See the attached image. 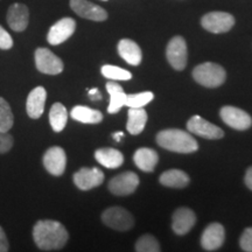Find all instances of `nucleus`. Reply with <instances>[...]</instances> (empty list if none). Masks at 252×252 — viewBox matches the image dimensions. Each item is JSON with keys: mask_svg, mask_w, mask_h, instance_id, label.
Here are the masks:
<instances>
[{"mask_svg": "<svg viewBox=\"0 0 252 252\" xmlns=\"http://www.w3.org/2000/svg\"><path fill=\"white\" fill-rule=\"evenodd\" d=\"M33 238L42 251H55L67 244L69 235L64 225L53 220H41L33 228Z\"/></svg>", "mask_w": 252, "mask_h": 252, "instance_id": "1", "label": "nucleus"}, {"mask_svg": "<svg viewBox=\"0 0 252 252\" xmlns=\"http://www.w3.org/2000/svg\"><path fill=\"white\" fill-rule=\"evenodd\" d=\"M157 143L167 151L175 153H193L198 150L197 141L186 131L167 128L157 134Z\"/></svg>", "mask_w": 252, "mask_h": 252, "instance_id": "2", "label": "nucleus"}, {"mask_svg": "<svg viewBox=\"0 0 252 252\" xmlns=\"http://www.w3.org/2000/svg\"><path fill=\"white\" fill-rule=\"evenodd\" d=\"M193 77L201 86L217 88L225 82L226 72L222 65L214 62H204L194 68Z\"/></svg>", "mask_w": 252, "mask_h": 252, "instance_id": "3", "label": "nucleus"}, {"mask_svg": "<svg viewBox=\"0 0 252 252\" xmlns=\"http://www.w3.org/2000/svg\"><path fill=\"white\" fill-rule=\"evenodd\" d=\"M201 25L204 30L210 33H226L234 27L235 18L234 15L226 13V12H209L201 19Z\"/></svg>", "mask_w": 252, "mask_h": 252, "instance_id": "4", "label": "nucleus"}, {"mask_svg": "<svg viewBox=\"0 0 252 252\" xmlns=\"http://www.w3.org/2000/svg\"><path fill=\"white\" fill-rule=\"evenodd\" d=\"M102 220L109 228L126 231L134 225L133 216L122 207H110L102 214Z\"/></svg>", "mask_w": 252, "mask_h": 252, "instance_id": "5", "label": "nucleus"}, {"mask_svg": "<svg viewBox=\"0 0 252 252\" xmlns=\"http://www.w3.org/2000/svg\"><path fill=\"white\" fill-rule=\"evenodd\" d=\"M167 60L175 70H184L187 65L188 50L186 40L182 36H174L167 45Z\"/></svg>", "mask_w": 252, "mask_h": 252, "instance_id": "6", "label": "nucleus"}, {"mask_svg": "<svg viewBox=\"0 0 252 252\" xmlns=\"http://www.w3.org/2000/svg\"><path fill=\"white\" fill-rule=\"evenodd\" d=\"M139 186V178L133 172H124L116 175L109 182V190L117 196H126L134 193Z\"/></svg>", "mask_w": 252, "mask_h": 252, "instance_id": "7", "label": "nucleus"}, {"mask_svg": "<svg viewBox=\"0 0 252 252\" xmlns=\"http://www.w3.org/2000/svg\"><path fill=\"white\" fill-rule=\"evenodd\" d=\"M222 121L230 127L238 131H244L251 127L252 118L244 110L236 106H223L220 111Z\"/></svg>", "mask_w": 252, "mask_h": 252, "instance_id": "8", "label": "nucleus"}, {"mask_svg": "<svg viewBox=\"0 0 252 252\" xmlns=\"http://www.w3.org/2000/svg\"><path fill=\"white\" fill-rule=\"evenodd\" d=\"M35 65L37 70L47 75H58L63 70L62 60L47 48L35 50Z\"/></svg>", "mask_w": 252, "mask_h": 252, "instance_id": "9", "label": "nucleus"}, {"mask_svg": "<svg viewBox=\"0 0 252 252\" xmlns=\"http://www.w3.org/2000/svg\"><path fill=\"white\" fill-rule=\"evenodd\" d=\"M76 31V21L72 18H62L50 27L47 40L52 46H58L67 41Z\"/></svg>", "mask_w": 252, "mask_h": 252, "instance_id": "10", "label": "nucleus"}, {"mask_svg": "<svg viewBox=\"0 0 252 252\" xmlns=\"http://www.w3.org/2000/svg\"><path fill=\"white\" fill-rule=\"evenodd\" d=\"M70 8L78 17L91 21H105L108 19V12L100 6L94 4L89 0H70Z\"/></svg>", "mask_w": 252, "mask_h": 252, "instance_id": "11", "label": "nucleus"}, {"mask_svg": "<svg viewBox=\"0 0 252 252\" xmlns=\"http://www.w3.org/2000/svg\"><path fill=\"white\" fill-rule=\"evenodd\" d=\"M187 128L190 133H194L206 139H220L224 135L222 128L212 124L200 116H193L187 123Z\"/></svg>", "mask_w": 252, "mask_h": 252, "instance_id": "12", "label": "nucleus"}, {"mask_svg": "<svg viewBox=\"0 0 252 252\" xmlns=\"http://www.w3.org/2000/svg\"><path fill=\"white\" fill-rule=\"evenodd\" d=\"M43 166L52 175L60 176L65 171L67 166V156L62 147L54 146L47 150L43 156Z\"/></svg>", "mask_w": 252, "mask_h": 252, "instance_id": "13", "label": "nucleus"}, {"mask_svg": "<svg viewBox=\"0 0 252 252\" xmlns=\"http://www.w3.org/2000/svg\"><path fill=\"white\" fill-rule=\"evenodd\" d=\"M104 174L97 167L94 168H81L74 174V182L81 190H90L103 184Z\"/></svg>", "mask_w": 252, "mask_h": 252, "instance_id": "14", "label": "nucleus"}, {"mask_svg": "<svg viewBox=\"0 0 252 252\" xmlns=\"http://www.w3.org/2000/svg\"><path fill=\"white\" fill-rule=\"evenodd\" d=\"M225 239V231L222 224L212 223L204 229L201 236V245L206 251H215L222 247Z\"/></svg>", "mask_w": 252, "mask_h": 252, "instance_id": "15", "label": "nucleus"}, {"mask_svg": "<svg viewBox=\"0 0 252 252\" xmlns=\"http://www.w3.org/2000/svg\"><path fill=\"white\" fill-rule=\"evenodd\" d=\"M7 24L14 32H24L30 23V9L25 4L15 2L7 11Z\"/></svg>", "mask_w": 252, "mask_h": 252, "instance_id": "16", "label": "nucleus"}, {"mask_svg": "<svg viewBox=\"0 0 252 252\" xmlns=\"http://www.w3.org/2000/svg\"><path fill=\"white\" fill-rule=\"evenodd\" d=\"M195 223H196V215L189 208H179L173 215L172 228L176 235H186L190 231Z\"/></svg>", "mask_w": 252, "mask_h": 252, "instance_id": "17", "label": "nucleus"}, {"mask_svg": "<svg viewBox=\"0 0 252 252\" xmlns=\"http://www.w3.org/2000/svg\"><path fill=\"white\" fill-rule=\"evenodd\" d=\"M47 99V91L43 87H36L31 91L27 97L26 109L31 118L37 119L45 111V104Z\"/></svg>", "mask_w": 252, "mask_h": 252, "instance_id": "18", "label": "nucleus"}, {"mask_svg": "<svg viewBox=\"0 0 252 252\" xmlns=\"http://www.w3.org/2000/svg\"><path fill=\"white\" fill-rule=\"evenodd\" d=\"M118 54L131 65H139L143 60V53L140 47L130 39H122L117 46Z\"/></svg>", "mask_w": 252, "mask_h": 252, "instance_id": "19", "label": "nucleus"}, {"mask_svg": "<svg viewBox=\"0 0 252 252\" xmlns=\"http://www.w3.org/2000/svg\"><path fill=\"white\" fill-rule=\"evenodd\" d=\"M133 161L138 168L144 172H153L156 168L158 161H159V156L156 151L149 147H141V149L135 151L133 156Z\"/></svg>", "mask_w": 252, "mask_h": 252, "instance_id": "20", "label": "nucleus"}, {"mask_svg": "<svg viewBox=\"0 0 252 252\" xmlns=\"http://www.w3.org/2000/svg\"><path fill=\"white\" fill-rule=\"evenodd\" d=\"M94 158L106 168H118L124 162V156L116 149H99L94 152Z\"/></svg>", "mask_w": 252, "mask_h": 252, "instance_id": "21", "label": "nucleus"}, {"mask_svg": "<svg viewBox=\"0 0 252 252\" xmlns=\"http://www.w3.org/2000/svg\"><path fill=\"white\" fill-rule=\"evenodd\" d=\"M106 90L110 94V104L108 108V112L111 113H117L121 111V109L125 105L126 102V96L125 91L123 88L119 86L116 82H108L106 83Z\"/></svg>", "mask_w": 252, "mask_h": 252, "instance_id": "22", "label": "nucleus"}, {"mask_svg": "<svg viewBox=\"0 0 252 252\" xmlns=\"http://www.w3.org/2000/svg\"><path fill=\"white\" fill-rule=\"evenodd\" d=\"M70 116L72 119L83 123V124H98L103 121L102 112L98 111V110L91 109L89 106H74L70 112Z\"/></svg>", "mask_w": 252, "mask_h": 252, "instance_id": "23", "label": "nucleus"}, {"mask_svg": "<svg viewBox=\"0 0 252 252\" xmlns=\"http://www.w3.org/2000/svg\"><path fill=\"white\" fill-rule=\"evenodd\" d=\"M126 128L131 134L137 135L144 131L147 122V113L144 108H130Z\"/></svg>", "mask_w": 252, "mask_h": 252, "instance_id": "24", "label": "nucleus"}, {"mask_svg": "<svg viewBox=\"0 0 252 252\" xmlns=\"http://www.w3.org/2000/svg\"><path fill=\"white\" fill-rule=\"evenodd\" d=\"M160 184L169 188H185L189 184V176L180 169H169L160 175Z\"/></svg>", "mask_w": 252, "mask_h": 252, "instance_id": "25", "label": "nucleus"}, {"mask_svg": "<svg viewBox=\"0 0 252 252\" xmlns=\"http://www.w3.org/2000/svg\"><path fill=\"white\" fill-rule=\"evenodd\" d=\"M68 122V112L61 103L53 104L49 111V123L55 132H61Z\"/></svg>", "mask_w": 252, "mask_h": 252, "instance_id": "26", "label": "nucleus"}, {"mask_svg": "<svg viewBox=\"0 0 252 252\" xmlns=\"http://www.w3.org/2000/svg\"><path fill=\"white\" fill-rule=\"evenodd\" d=\"M14 124L11 106L6 99L0 97V132H8Z\"/></svg>", "mask_w": 252, "mask_h": 252, "instance_id": "27", "label": "nucleus"}, {"mask_svg": "<svg viewBox=\"0 0 252 252\" xmlns=\"http://www.w3.org/2000/svg\"><path fill=\"white\" fill-rule=\"evenodd\" d=\"M103 76L109 78V80H115V81H128L132 78V74L128 70H125V69L119 68L117 65H111L106 64L103 65L102 69Z\"/></svg>", "mask_w": 252, "mask_h": 252, "instance_id": "28", "label": "nucleus"}, {"mask_svg": "<svg viewBox=\"0 0 252 252\" xmlns=\"http://www.w3.org/2000/svg\"><path fill=\"white\" fill-rule=\"evenodd\" d=\"M154 94L151 91H144L139 94H132L126 96L125 105L128 108H144L146 104L152 102Z\"/></svg>", "mask_w": 252, "mask_h": 252, "instance_id": "29", "label": "nucleus"}, {"mask_svg": "<svg viewBox=\"0 0 252 252\" xmlns=\"http://www.w3.org/2000/svg\"><path fill=\"white\" fill-rule=\"evenodd\" d=\"M135 250L138 252H159L161 248L156 237L152 235H144L135 243Z\"/></svg>", "mask_w": 252, "mask_h": 252, "instance_id": "30", "label": "nucleus"}, {"mask_svg": "<svg viewBox=\"0 0 252 252\" xmlns=\"http://www.w3.org/2000/svg\"><path fill=\"white\" fill-rule=\"evenodd\" d=\"M239 245L245 252H252V228H247L239 239Z\"/></svg>", "mask_w": 252, "mask_h": 252, "instance_id": "31", "label": "nucleus"}, {"mask_svg": "<svg viewBox=\"0 0 252 252\" xmlns=\"http://www.w3.org/2000/svg\"><path fill=\"white\" fill-rule=\"evenodd\" d=\"M13 137L8 132H0V154L8 152L13 147Z\"/></svg>", "mask_w": 252, "mask_h": 252, "instance_id": "32", "label": "nucleus"}, {"mask_svg": "<svg viewBox=\"0 0 252 252\" xmlns=\"http://www.w3.org/2000/svg\"><path fill=\"white\" fill-rule=\"evenodd\" d=\"M13 47V39L4 27L0 26V49L8 50Z\"/></svg>", "mask_w": 252, "mask_h": 252, "instance_id": "33", "label": "nucleus"}, {"mask_svg": "<svg viewBox=\"0 0 252 252\" xmlns=\"http://www.w3.org/2000/svg\"><path fill=\"white\" fill-rule=\"evenodd\" d=\"M9 250V245L7 237H6L4 230L0 226V252H7Z\"/></svg>", "mask_w": 252, "mask_h": 252, "instance_id": "34", "label": "nucleus"}, {"mask_svg": "<svg viewBox=\"0 0 252 252\" xmlns=\"http://www.w3.org/2000/svg\"><path fill=\"white\" fill-rule=\"evenodd\" d=\"M244 181H245V185H247V187L252 190V166L249 167L247 173H245Z\"/></svg>", "mask_w": 252, "mask_h": 252, "instance_id": "35", "label": "nucleus"}, {"mask_svg": "<svg viewBox=\"0 0 252 252\" xmlns=\"http://www.w3.org/2000/svg\"><path fill=\"white\" fill-rule=\"evenodd\" d=\"M89 96L91 97V99H100V98H102V96H100L98 89H96V88H94V89L89 90Z\"/></svg>", "mask_w": 252, "mask_h": 252, "instance_id": "36", "label": "nucleus"}, {"mask_svg": "<svg viewBox=\"0 0 252 252\" xmlns=\"http://www.w3.org/2000/svg\"><path fill=\"white\" fill-rule=\"evenodd\" d=\"M113 139H115L116 141H121L122 138L124 137V133L123 132H116V133H113Z\"/></svg>", "mask_w": 252, "mask_h": 252, "instance_id": "37", "label": "nucleus"}, {"mask_svg": "<svg viewBox=\"0 0 252 252\" xmlns=\"http://www.w3.org/2000/svg\"><path fill=\"white\" fill-rule=\"evenodd\" d=\"M102 1H108V0H102Z\"/></svg>", "mask_w": 252, "mask_h": 252, "instance_id": "38", "label": "nucleus"}]
</instances>
